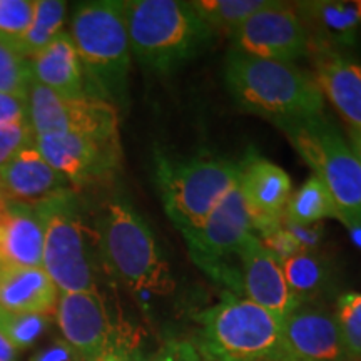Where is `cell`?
Masks as SVG:
<instances>
[{
  "instance_id": "1",
  "label": "cell",
  "mask_w": 361,
  "mask_h": 361,
  "mask_svg": "<svg viewBox=\"0 0 361 361\" xmlns=\"http://www.w3.org/2000/svg\"><path fill=\"white\" fill-rule=\"evenodd\" d=\"M224 79L238 106L266 117L276 128L324 116V97L308 72L293 62L268 61L231 49Z\"/></svg>"
},
{
  "instance_id": "2",
  "label": "cell",
  "mask_w": 361,
  "mask_h": 361,
  "mask_svg": "<svg viewBox=\"0 0 361 361\" xmlns=\"http://www.w3.org/2000/svg\"><path fill=\"white\" fill-rule=\"evenodd\" d=\"M130 52L154 72H171L209 47L214 30L191 2L128 0L123 2Z\"/></svg>"
},
{
  "instance_id": "3",
  "label": "cell",
  "mask_w": 361,
  "mask_h": 361,
  "mask_svg": "<svg viewBox=\"0 0 361 361\" xmlns=\"http://www.w3.org/2000/svg\"><path fill=\"white\" fill-rule=\"evenodd\" d=\"M102 264L129 291L166 296L176 288L173 271L142 216L124 200H111L97 219Z\"/></svg>"
},
{
  "instance_id": "4",
  "label": "cell",
  "mask_w": 361,
  "mask_h": 361,
  "mask_svg": "<svg viewBox=\"0 0 361 361\" xmlns=\"http://www.w3.org/2000/svg\"><path fill=\"white\" fill-rule=\"evenodd\" d=\"M71 39L80 66L99 97L116 107L128 102L130 44L123 2L96 0L78 6L71 20Z\"/></svg>"
},
{
  "instance_id": "5",
  "label": "cell",
  "mask_w": 361,
  "mask_h": 361,
  "mask_svg": "<svg viewBox=\"0 0 361 361\" xmlns=\"http://www.w3.org/2000/svg\"><path fill=\"white\" fill-rule=\"evenodd\" d=\"M154 166L162 204L183 236L204 223L214 207L238 186L241 174L239 162L209 156L169 159L156 152Z\"/></svg>"
},
{
  "instance_id": "6",
  "label": "cell",
  "mask_w": 361,
  "mask_h": 361,
  "mask_svg": "<svg viewBox=\"0 0 361 361\" xmlns=\"http://www.w3.org/2000/svg\"><path fill=\"white\" fill-rule=\"evenodd\" d=\"M331 194L341 223L361 229V162L326 116L279 128Z\"/></svg>"
},
{
  "instance_id": "7",
  "label": "cell",
  "mask_w": 361,
  "mask_h": 361,
  "mask_svg": "<svg viewBox=\"0 0 361 361\" xmlns=\"http://www.w3.org/2000/svg\"><path fill=\"white\" fill-rule=\"evenodd\" d=\"M197 350L209 361H269L281 322L246 298L226 296L200 314Z\"/></svg>"
},
{
  "instance_id": "8",
  "label": "cell",
  "mask_w": 361,
  "mask_h": 361,
  "mask_svg": "<svg viewBox=\"0 0 361 361\" xmlns=\"http://www.w3.org/2000/svg\"><path fill=\"white\" fill-rule=\"evenodd\" d=\"M44 216L42 268L59 293L99 291L97 266L75 191L39 204Z\"/></svg>"
},
{
  "instance_id": "9",
  "label": "cell",
  "mask_w": 361,
  "mask_h": 361,
  "mask_svg": "<svg viewBox=\"0 0 361 361\" xmlns=\"http://www.w3.org/2000/svg\"><path fill=\"white\" fill-rule=\"evenodd\" d=\"M255 234V226L247 204L236 186L204 223L194 231L184 234L189 255L194 263L216 283L241 295V273L236 266L229 264L233 256L239 255L247 238Z\"/></svg>"
},
{
  "instance_id": "10",
  "label": "cell",
  "mask_w": 361,
  "mask_h": 361,
  "mask_svg": "<svg viewBox=\"0 0 361 361\" xmlns=\"http://www.w3.org/2000/svg\"><path fill=\"white\" fill-rule=\"evenodd\" d=\"M34 144L75 192L111 180L123 161L119 135L40 134L35 135Z\"/></svg>"
},
{
  "instance_id": "11",
  "label": "cell",
  "mask_w": 361,
  "mask_h": 361,
  "mask_svg": "<svg viewBox=\"0 0 361 361\" xmlns=\"http://www.w3.org/2000/svg\"><path fill=\"white\" fill-rule=\"evenodd\" d=\"M27 116L35 135H119V111L96 96L66 97L32 80L27 90Z\"/></svg>"
},
{
  "instance_id": "12",
  "label": "cell",
  "mask_w": 361,
  "mask_h": 361,
  "mask_svg": "<svg viewBox=\"0 0 361 361\" xmlns=\"http://www.w3.org/2000/svg\"><path fill=\"white\" fill-rule=\"evenodd\" d=\"M234 51L268 61L295 62L310 54V39L293 4L271 2L233 35Z\"/></svg>"
},
{
  "instance_id": "13",
  "label": "cell",
  "mask_w": 361,
  "mask_h": 361,
  "mask_svg": "<svg viewBox=\"0 0 361 361\" xmlns=\"http://www.w3.org/2000/svg\"><path fill=\"white\" fill-rule=\"evenodd\" d=\"M54 316L64 340L85 361L107 353H124L106 300L99 291L61 293Z\"/></svg>"
},
{
  "instance_id": "14",
  "label": "cell",
  "mask_w": 361,
  "mask_h": 361,
  "mask_svg": "<svg viewBox=\"0 0 361 361\" xmlns=\"http://www.w3.org/2000/svg\"><path fill=\"white\" fill-rule=\"evenodd\" d=\"M269 361H348L336 314L301 305L281 322Z\"/></svg>"
},
{
  "instance_id": "15",
  "label": "cell",
  "mask_w": 361,
  "mask_h": 361,
  "mask_svg": "<svg viewBox=\"0 0 361 361\" xmlns=\"http://www.w3.org/2000/svg\"><path fill=\"white\" fill-rule=\"evenodd\" d=\"M238 259L246 300L268 310L279 319H284L300 308L301 303L288 286L281 263L256 234L246 239L239 250Z\"/></svg>"
},
{
  "instance_id": "16",
  "label": "cell",
  "mask_w": 361,
  "mask_h": 361,
  "mask_svg": "<svg viewBox=\"0 0 361 361\" xmlns=\"http://www.w3.org/2000/svg\"><path fill=\"white\" fill-rule=\"evenodd\" d=\"M239 164L238 188L251 213L255 231L261 233L284 218L293 194L291 179L279 166L259 156H250Z\"/></svg>"
},
{
  "instance_id": "17",
  "label": "cell",
  "mask_w": 361,
  "mask_h": 361,
  "mask_svg": "<svg viewBox=\"0 0 361 361\" xmlns=\"http://www.w3.org/2000/svg\"><path fill=\"white\" fill-rule=\"evenodd\" d=\"M74 191L71 183L44 159L35 144L22 149L0 168V196L11 201L40 204Z\"/></svg>"
},
{
  "instance_id": "18",
  "label": "cell",
  "mask_w": 361,
  "mask_h": 361,
  "mask_svg": "<svg viewBox=\"0 0 361 361\" xmlns=\"http://www.w3.org/2000/svg\"><path fill=\"white\" fill-rule=\"evenodd\" d=\"M310 39V51L341 52L353 47L361 32V0H308L295 2Z\"/></svg>"
},
{
  "instance_id": "19",
  "label": "cell",
  "mask_w": 361,
  "mask_h": 361,
  "mask_svg": "<svg viewBox=\"0 0 361 361\" xmlns=\"http://www.w3.org/2000/svg\"><path fill=\"white\" fill-rule=\"evenodd\" d=\"M316 85L346 123V128L361 129V64L343 52L313 49Z\"/></svg>"
},
{
  "instance_id": "20",
  "label": "cell",
  "mask_w": 361,
  "mask_h": 361,
  "mask_svg": "<svg viewBox=\"0 0 361 361\" xmlns=\"http://www.w3.org/2000/svg\"><path fill=\"white\" fill-rule=\"evenodd\" d=\"M44 231L39 204L0 196V264L42 266Z\"/></svg>"
},
{
  "instance_id": "21",
  "label": "cell",
  "mask_w": 361,
  "mask_h": 361,
  "mask_svg": "<svg viewBox=\"0 0 361 361\" xmlns=\"http://www.w3.org/2000/svg\"><path fill=\"white\" fill-rule=\"evenodd\" d=\"M59 295L42 266L0 264V306L4 310L52 316Z\"/></svg>"
},
{
  "instance_id": "22",
  "label": "cell",
  "mask_w": 361,
  "mask_h": 361,
  "mask_svg": "<svg viewBox=\"0 0 361 361\" xmlns=\"http://www.w3.org/2000/svg\"><path fill=\"white\" fill-rule=\"evenodd\" d=\"M29 66L32 80L61 96H90L85 89V74L74 42L66 30L59 34L37 56L29 59Z\"/></svg>"
},
{
  "instance_id": "23",
  "label": "cell",
  "mask_w": 361,
  "mask_h": 361,
  "mask_svg": "<svg viewBox=\"0 0 361 361\" xmlns=\"http://www.w3.org/2000/svg\"><path fill=\"white\" fill-rule=\"evenodd\" d=\"M281 268L293 296L301 305L316 300L329 290L333 264L318 250H306L281 261Z\"/></svg>"
},
{
  "instance_id": "24",
  "label": "cell",
  "mask_w": 361,
  "mask_h": 361,
  "mask_svg": "<svg viewBox=\"0 0 361 361\" xmlns=\"http://www.w3.org/2000/svg\"><path fill=\"white\" fill-rule=\"evenodd\" d=\"M284 219L298 226L319 224L324 219L341 221L331 194L316 176L306 179L303 186L291 194Z\"/></svg>"
},
{
  "instance_id": "25",
  "label": "cell",
  "mask_w": 361,
  "mask_h": 361,
  "mask_svg": "<svg viewBox=\"0 0 361 361\" xmlns=\"http://www.w3.org/2000/svg\"><path fill=\"white\" fill-rule=\"evenodd\" d=\"M67 4L62 0H34V16L29 29L17 45L25 59L44 51L59 34L64 32Z\"/></svg>"
},
{
  "instance_id": "26",
  "label": "cell",
  "mask_w": 361,
  "mask_h": 361,
  "mask_svg": "<svg viewBox=\"0 0 361 361\" xmlns=\"http://www.w3.org/2000/svg\"><path fill=\"white\" fill-rule=\"evenodd\" d=\"M269 2L271 0H196L191 4L211 29L233 35L239 25Z\"/></svg>"
},
{
  "instance_id": "27",
  "label": "cell",
  "mask_w": 361,
  "mask_h": 361,
  "mask_svg": "<svg viewBox=\"0 0 361 361\" xmlns=\"http://www.w3.org/2000/svg\"><path fill=\"white\" fill-rule=\"evenodd\" d=\"M49 326H51V316L16 313L0 306V329L19 351L34 346L47 333Z\"/></svg>"
},
{
  "instance_id": "28",
  "label": "cell",
  "mask_w": 361,
  "mask_h": 361,
  "mask_svg": "<svg viewBox=\"0 0 361 361\" xmlns=\"http://www.w3.org/2000/svg\"><path fill=\"white\" fill-rule=\"evenodd\" d=\"M30 82L29 59L12 45L0 42V94L27 99Z\"/></svg>"
},
{
  "instance_id": "29",
  "label": "cell",
  "mask_w": 361,
  "mask_h": 361,
  "mask_svg": "<svg viewBox=\"0 0 361 361\" xmlns=\"http://www.w3.org/2000/svg\"><path fill=\"white\" fill-rule=\"evenodd\" d=\"M335 314L348 361H361V293L343 295Z\"/></svg>"
},
{
  "instance_id": "30",
  "label": "cell",
  "mask_w": 361,
  "mask_h": 361,
  "mask_svg": "<svg viewBox=\"0 0 361 361\" xmlns=\"http://www.w3.org/2000/svg\"><path fill=\"white\" fill-rule=\"evenodd\" d=\"M32 0H0V42L17 49L32 22Z\"/></svg>"
},
{
  "instance_id": "31",
  "label": "cell",
  "mask_w": 361,
  "mask_h": 361,
  "mask_svg": "<svg viewBox=\"0 0 361 361\" xmlns=\"http://www.w3.org/2000/svg\"><path fill=\"white\" fill-rule=\"evenodd\" d=\"M35 133L29 116L17 123L0 126V168L7 164L17 152L34 144Z\"/></svg>"
},
{
  "instance_id": "32",
  "label": "cell",
  "mask_w": 361,
  "mask_h": 361,
  "mask_svg": "<svg viewBox=\"0 0 361 361\" xmlns=\"http://www.w3.org/2000/svg\"><path fill=\"white\" fill-rule=\"evenodd\" d=\"M144 361H206L196 345L183 340H169Z\"/></svg>"
},
{
  "instance_id": "33",
  "label": "cell",
  "mask_w": 361,
  "mask_h": 361,
  "mask_svg": "<svg viewBox=\"0 0 361 361\" xmlns=\"http://www.w3.org/2000/svg\"><path fill=\"white\" fill-rule=\"evenodd\" d=\"M29 361H85L78 351L62 340H54L51 345L44 346L30 356Z\"/></svg>"
},
{
  "instance_id": "34",
  "label": "cell",
  "mask_w": 361,
  "mask_h": 361,
  "mask_svg": "<svg viewBox=\"0 0 361 361\" xmlns=\"http://www.w3.org/2000/svg\"><path fill=\"white\" fill-rule=\"evenodd\" d=\"M27 117V99L0 94V126L17 123Z\"/></svg>"
},
{
  "instance_id": "35",
  "label": "cell",
  "mask_w": 361,
  "mask_h": 361,
  "mask_svg": "<svg viewBox=\"0 0 361 361\" xmlns=\"http://www.w3.org/2000/svg\"><path fill=\"white\" fill-rule=\"evenodd\" d=\"M20 351L12 345L11 340L0 329V361H19Z\"/></svg>"
},
{
  "instance_id": "36",
  "label": "cell",
  "mask_w": 361,
  "mask_h": 361,
  "mask_svg": "<svg viewBox=\"0 0 361 361\" xmlns=\"http://www.w3.org/2000/svg\"><path fill=\"white\" fill-rule=\"evenodd\" d=\"M348 137L351 141V149H353L355 156L358 157V161L361 162V129H350L348 128Z\"/></svg>"
},
{
  "instance_id": "37",
  "label": "cell",
  "mask_w": 361,
  "mask_h": 361,
  "mask_svg": "<svg viewBox=\"0 0 361 361\" xmlns=\"http://www.w3.org/2000/svg\"><path fill=\"white\" fill-rule=\"evenodd\" d=\"M94 361H128V356H126V353H107Z\"/></svg>"
},
{
  "instance_id": "38",
  "label": "cell",
  "mask_w": 361,
  "mask_h": 361,
  "mask_svg": "<svg viewBox=\"0 0 361 361\" xmlns=\"http://www.w3.org/2000/svg\"><path fill=\"white\" fill-rule=\"evenodd\" d=\"M206 361H209V360H206Z\"/></svg>"
}]
</instances>
